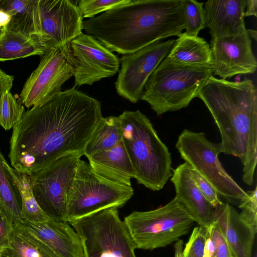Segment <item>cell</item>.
<instances>
[{"label":"cell","instance_id":"cell-24","mask_svg":"<svg viewBox=\"0 0 257 257\" xmlns=\"http://www.w3.org/2000/svg\"><path fill=\"white\" fill-rule=\"evenodd\" d=\"M47 48L39 41L4 27L0 29V62L43 55Z\"/></svg>","mask_w":257,"mask_h":257},{"label":"cell","instance_id":"cell-27","mask_svg":"<svg viewBox=\"0 0 257 257\" xmlns=\"http://www.w3.org/2000/svg\"><path fill=\"white\" fill-rule=\"evenodd\" d=\"M0 152V207L14 223L23 221L21 217V198L18 188L4 163Z\"/></svg>","mask_w":257,"mask_h":257},{"label":"cell","instance_id":"cell-37","mask_svg":"<svg viewBox=\"0 0 257 257\" xmlns=\"http://www.w3.org/2000/svg\"><path fill=\"white\" fill-rule=\"evenodd\" d=\"M246 11L244 12V17L254 16L257 17V1L246 0Z\"/></svg>","mask_w":257,"mask_h":257},{"label":"cell","instance_id":"cell-2","mask_svg":"<svg viewBox=\"0 0 257 257\" xmlns=\"http://www.w3.org/2000/svg\"><path fill=\"white\" fill-rule=\"evenodd\" d=\"M183 0H139L82 22V30L111 52L126 55L185 29Z\"/></svg>","mask_w":257,"mask_h":257},{"label":"cell","instance_id":"cell-3","mask_svg":"<svg viewBox=\"0 0 257 257\" xmlns=\"http://www.w3.org/2000/svg\"><path fill=\"white\" fill-rule=\"evenodd\" d=\"M216 124L221 153L243 165L242 180L252 185L257 162V91L247 78L238 82L211 75L197 96Z\"/></svg>","mask_w":257,"mask_h":257},{"label":"cell","instance_id":"cell-16","mask_svg":"<svg viewBox=\"0 0 257 257\" xmlns=\"http://www.w3.org/2000/svg\"><path fill=\"white\" fill-rule=\"evenodd\" d=\"M176 192L175 198L194 222L204 228L214 221L216 207L204 197L196 185L190 166L186 162L172 169L170 178Z\"/></svg>","mask_w":257,"mask_h":257},{"label":"cell","instance_id":"cell-5","mask_svg":"<svg viewBox=\"0 0 257 257\" xmlns=\"http://www.w3.org/2000/svg\"><path fill=\"white\" fill-rule=\"evenodd\" d=\"M211 75V67L184 65L166 57L147 80L141 99L159 115L179 110L197 97Z\"/></svg>","mask_w":257,"mask_h":257},{"label":"cell","instance_id":"cell-6","mask_svg":"<svg viewBox=\"0 0 257 257\" xmlns=\"http://www.w3.org/2000/svg\"><path fill=\"white\" fill-rule=\"evenodd\" d=\"M123 221L136 249L150 250L180 239L195 222L175 198L154 210L134 211Z\"/></svg>","mask_w":257,"mask_h":257},{"label":"cell","instance_id":"cell-17","mask_svg":"<svg viewBox=\"0 0 257 257\" xmlns=\"http://www.w3.org/2000/svg\"><path fill=\"white\" fill-rule=\"evenodd\" d=\"M23 223L58 257H84L81 239L67 221L50 219L41 223L23 220Z\"/></svg>","mask_w":257,"mask_h":257},{"label":"cell","instance_id":"cell-40","mask_svg":"<svg viewBox=\"0 0 257 257\" xmlns=\"http://www.w3.org/2000/svg\"><path fill=\"white\" fill-rule=\"evenodd\" d=\"M247 32L249 37H252L255 40H256V31L250 29H246Z\"/></svg>","mask_w":257,"mask_h":257},{"label":"cell","instance_id":"cell-30","mask_svg":"<svg viewBox=\"0 0 257 257\" xmlns=\"http://www.w3.org/2000/svg\"><path fill=\"white\" fill-rule=\"evenodd\" d=\"M132 0H81L78 8L83 18H93L97 14L128 4Z\"/></svg>","mask_w":257,"mask_h":257},{"label":"cell","instance_id":"cell-21","mask_svg":"<svg viewBox=\"0 0 257 257\" xmlns=\"http://www.w3.org/2000/svg\"><path fill=\"white\" fill-rule=\"evenodd\" d=\"M0 10L10 17L5 26L43 44L40 24L39 0H0Z\"/></svg>","mask_w":257,"mask_h":257},{"label":"cell","instance_id":"cell-14","mask_svg":"<svg viewBox=\"0 0 257 257\" xmlns=\"http://www.w3.org/2000/svg\"><path fill=\"white\" fill-rule=\"evenodd\" d=\"M69 63L74 69V88L113 76L120 64L112 52L93 36L83 33L70 43Z\"/></svg>","mask_w":257,"mask_h":257},{"label":"cell","instance_id":"cell-18","mask_svg":"<svg viewBox=\"0 0 257 257\" xmlns=\"http://www.w3.org/2000/svg\"><path fill=\"white\" fill-rule=\"evenodd\" d=\"M246 0H210L203 7L205 27L211 40L236 36L246 28L244 14Z\"/></svg>","mask_w":257,"mask_h":257},{"label":"cell","instance_id":"cell-41","mask_svg":"<svg viewBox=\"0 0 257 257\" xmlns=\"http://www.w3.org/2000/svg\"><path fill=\"white\" fill-rule=\"evenodd\" d=\"M3 248H0V257H2V250Z\"/></svg>","mask_w":257,"mask_h":257},{"label":"cell","instance_id":"cell-26","mask_svg":"<svg viewBox=\"0 0 257 257\" xmlns=\"http://www.w3.org/2000/svg\"><path fill=\"white\" fill-rule=\"evenodd\" d=\"M121 141L118 116L102 117L87 142L83 155L87 158L94 154L110 149Z\"/></svg>","mask_w":257,"mask_h":257},{"label":"cell","instance_id":"cell-38","mask_svg":"<svg viewBox=\"0 0 257 257\" xmlns=\"http://www.w3.org/2000/svg\"><path fill=\"white\" fill-rule=\"evenodd\" d=\"M184 243L182 240L179 239L174 244V257H182Z\"/></svg>","mask_w":257,"mask_h":257},{"label":"cell","instance_id":"cell-36","mask_svg":"<svg viewBox=\"0 0 257 257\" xmlns=\"http://www.w3.org/2000/svg\"><path fill=\"white\" fill-rule=\"evenodd\" d=\"M14 77L4 72L0 68V103L2 95L7 90H11Z\"/></svg>","mask_w":257,"mask_h":257},{"label":"cell","instance_id":"cell-4","mask_svg":"<svg viewBox=\"0 0 257 257\" xmlns=\"http://www.w3.org/2000/svg\"><path fill=\"white\" fill-rule=\"evenodd\" d=\"M123 143L138 183L153 191L163 188L172 175L171 153L150 120L139 110L118 115Z\"/></svg>","mask_w":257,"mask_h":257},{"label":"cell","instance_id":"cell-1","mask_svg":"<svg viewBox=\"0 0 257 257\" xmlns=\"http://www.w3.org/2000/svg\"><path fill=\"white\" fill-rule=\"evenodd\" d=\"M97 99L74 87L25 111L13 127L9 157L16 170L31 175L69 154L83 156L102 117Z\"/></svg>","mask_w":257,"mask_h":257},{"label":"cell","instance_id":"cell-10","mask_svg":"<svg viewBox=\"0 0 257 257\" xmlns=\"http://www.w3.org/2000/svg\"><path fill=\"white\" fill-rule=\"evenodd\" d=\"M82 156L66 155L30 175L35 199L50 219L67 221L68 193Z\"/></svg>","mask_w":257,"mask_h":257},{"label":"cell","instance_id":"cell-42","mask_svg":"<svg viewBox=\"0 0 257 257\" xmlns=\"http://www.w3.org/2000/svg\"><path fill=\"white\" fill-rule=\"evenodd\" d=\"M254 257H256V254H255V256Z\"/></svg>","mask_w":257,"mask_h":257},{"label":"cell","instance_id":"cell-34","mask_svg":"<svg viewBox=\"0 0 257 257\" xmlns=\"http://www.w3.org/2000/svg\"><path fill=\"white\" fill-rule=\"evenodd\" d=\"M193 179L205 199L214 207H216L222 203L219 195L213 186L201 175L191 168Z\"/></svg>","mask_w":257,"mask_h":257},{"label":"cell","instance_id":"cell-22","mask_svg":"<svg viewBox=\"0 0 257 257\" xmlns=\"http://www.w3.org/2000/svg\"><path fill=\"white\" fill-rule=\"evenodd\" d=\"M166 57L184 65L211 67L210 45L203 38L182 33L176 40Z\"/></svg>","mask_w":257,"mask_h":257},{"label":"cell","instance_id":"cell-23","mask_svg":"<svg viewBox=\"0 0 257 257\" xmlns=\"http://www.w3.org/2000/svg\"><path fill=\"white\" fill-rule=\"evenodd\" d=\"M2 257H58L46 245L29 232L23 221L14 223L7 246L2 250Z\"/></svg>","mask_w":257,"mask_h":257},{"label":"cell","instance_id":"cell-7","mask_svg":"<svg viewBox=\"0 0 257 257\" xmlns=\"http://www.w3.org/2000/svg\"><path fill=\"white\" fill-rule=\"evenodd\" d=\"M176 148L190 167L206 179L227 203L238 205L249 195L226 171L220 162V144L209 141L203 132L185 129L179 136Z\"/></svg>","mask_w":257,"mask_h":257},{"label":"cell","instance_id":"cell-43","mask_svg":"<svg viewBox=\"0 0 257 257\" xmlns=\"http://www.w3.org/2000/svg\"><path fill=\"white\" fill-rule=\"evenodd\" d=\"M0 209H1V207H0Z\"/></svg>","mask_w":257,"mask_h":257},{"label":"cell","instance_id":"cell-29","mask_svg":"<svg viewBox=\"0 0 257 257\" xmlns=\"http://www.w3.org/2000/svg\"><path fill=\"white\" fill-rule=\"evenodd\" d=\"M25 111L24 106L18 102L10 90L6 91L0 103V125L10 130L20 121Z\"/></svg>","mask_w":257,"mask_h":257},{"label":"cell","instance_id":"cell-28","mask_svg":"<svg viewBox=\"0 0 257 257\" xmlns=\"http://www.w3.org/2000/svg\"><path fill=\"white\" fill-rule=\"evenodd\" d=\"M203 3L195 0H183V15L185 33L188 36L196 37L205 27Z\"/></svg>","mask_w":257,"mask_h":257},{"label":"cell","instance_id":"cell-8","mask_svg":"<svg viewBox=\"0 0 257 257\" xmlns=\"http://www.w3.org/2000/svg\"><path fill=\"white\" fill-rule=\"evenodd\" d=\"M132 186L108 180L80 160L67 196V221L100 210L123 206L134 194Z\"/></svg>","mask_w":257,"mask_h":257},{"label":"cell","instance_id":"cell-25","mask_svg":"<svg viewBox=\"0 0 257 257\" xmlns=\"http://www.w3.org/2000/svg\"><path fill=\"white\" fill-rule=\"evenodd\" d=\"M4 165L12 175L20 193L22 220L31 223L49 220L50 218L41 208L34 195L31 176L11 167L7 161Z\"/></svg>","mask_w":257,"mask_h":257},{"label":"cell","instance_id":"cell-31","mask_svg":"<svg viewBox=\"0 0 257 257\" xmlns=\"http://www.w3.org/2000/svg\"><path fill=\"white\" fill-rule=\"evenodd\" d=\"M205 228L195 227L184 249L182 257H204Z\"/></svg>","mask_w":257,"mask_h":257},{"label":"cell","instance_id":"cell-9","mask_svg":"<svg viewBox=\"0 0 257 257\" xmlns=\"http://www.w3.org/2000/svg\"><path fill=\"white\" fill-rule=\"evenodd\" d=\"M68 222L81 239L84 257H137L118 208L105 209Z\"/></svg>","mask_w":257,"mask_h":257},{"label":"cell","instance_id":"cell-13","mask_svg":"<svg viewBox=\"0 0 257 257\" xmlns=\"http://www.w3.org/2000/svg\"><path fill=\"white\" fill-rule=\"evenodd\" d=\"M174 39L158 41L119 59L120 69L115 82L117 93L135 103L141 98L144 86L160 63L168 55Z\"/></svg>","mask_w":257,"mask_h":257},{"label":"cell","instance_id":"cell-35","mask_svg":"<svg viewBox=\"0 0 257 257\" xmlns=\"http://www.w3.org/2000/svg\"><path fill=\"white\" fill-rule=\"evenodd\" d=\"M13 227V221L0 209V248H3L8 245Z\"/></svg>","mask_w":257,"mask_h":257},{"label":"cell","instance_id":"cell-12","mask_svg":"<svg viewBox=\"0 0 257 257\" xmlns=\"http://www.w3.org/2000/svg\"><path fill=\"white\" fill-rule=\"evenodd\" d=\"M78 4L69 0H39L41 29L47 49H58L69 62L70 43L82 33Z\"/></svg>","mask_w":257,"mask_h":257},{"label":"cell","instance_id":"cell-19","mask_svg":"<svg viewBox=\"0 0 257 257\" xmlns=\"http://www.w3.org/2000/svg\"><path fill=\"white\" fill-rule=\"evenodd\" d=\"M215 220L226 238L234 257H251L256 231L247 225L239 213L227 203L216 207Z\"/></svg>","mask_w":257,"mask_h":257},{"label":"cell","instance_id":"cell-20","mask_svg":"<svg viewBox=\"0 0 257 257\" xmlns=\"http://www.w3.org/2000/svg\"><path fill=\"white\" fill-rule=\"evenodd\" d=\"M92 169L111 181L132 186L135 173L121 141L113 148L94 154L87 158Z\"/></svg>","mask_w":257,"mask_h":257},{"label":"cell","instance_id":"cell-15","mask_svg":"<svg viewBox=\"0 0 257 257\" xmlns=\"http://www.w3.org/2000/svg\"><path fill=\"white\" fill-rule=\"evenodd\" d=\"M210 46L212 73L221 79L256 71L257 61L246 29L236 36L211 40Z\"/></svg>","mask_w":257,"mask_h":257},{"label":"cell","instance_id":"cell-39","mask_svg":"<svg viewBox=\"0 0 257 257\" xmlns=\"http://www.w3.org/2000/svg\"><path fill=\"white\" fill-rule=\"evenodd\" d=\"M10 21V17L4 12L0 10V29L6 26Z\"/></svg>","mask_w":257,"mask_h":257},{"label":"cell","instance_id":"cell-33","mask_svg":"<svg viewBox=\"0 0 257 257\" xmlns=\"http://www.w3.org/2000/svg\"><path fill=\"white\" fill-rule=\"evenodd\" d=\"M256 187L251 191H247L249 198L241 202L238 207L242 210L239 213L241 218L249 226L257 231V197Z\"/></svg>","mask_w":257,"mask_h":257},{"label":"cell","instance_id":"cell-32","mask_svg":"<svg viewBox=\"0 0 257 257\" xmlns=\"http://www.w3.org/2000/svg\"><path fill=\"white\" fill-rule=\"evenodd\" d=\"M206 229L214 243V251L211 257H234L226 238L215 220H214Z\"/></svg>","mask_w":257,"mask_h":257},{"label":"cell","instance_id":"cell-11","mask_svg":"<svg viewBox=\"0 0 257 257\" xmlns=\"http://www.w3.org/2000/svg\"><path fill=\"white\" fill-rule=\"evenodd\" d=\"M73 76V68L62 53L56 48L47 49L17 101L27 108L45 104L61 92L63 83Z\"/></svg>","mask_w":257,"mask_h":257}]
</instances>
